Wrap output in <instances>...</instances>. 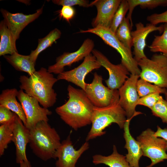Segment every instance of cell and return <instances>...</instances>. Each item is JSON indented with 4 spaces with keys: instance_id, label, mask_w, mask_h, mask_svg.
<instances>
[{
    "instance_id": "1",
    "label": "cell",
    "mask_w": 167,
    "mask_h": 167,
    "mask_svg": "<svg viewBox=\"0 0 167 167\" xmlns=\"http://www.w3.org/2000/svg\"><path fill=\"white\" fill-rule=\"evenodd\" d=\"M69 99L55 112L66 124L75 131L91 124L94 105L82 89L70 85L67 87Z\"/></svg>"
},
{
    "instance_id": "2",
    "label": "cell",
    "mask_w": 167,
    "mask_h": 167,
    "mask_svg": "<svg viewBox=\"0 0 167 167\" xmlns=\"http://www.w3.org/2000/svg\"><path fill=\"white\" fill-rule=\"evenodd\" d=\"M58 80L46 69L42 67L29 77L20 76L19 87L36 100L43 107L48 108L56 102L57 94L53 87Z\"/></svg>"
},
{
    "instance_id": "3",
    "label": "cell",
    "mask_w": 167,
    "mask_h": 167,
    "mask_svg": "<svg viewBox=\"0 0 167 167\" xmlns=\"http://www.w3.org/2000/svg\"><path fill=\"white\" fill-rule=\"evenodd\" d=\"M29 144L33 153L43 161L54 158L61 142L55 128L48 122L41 121L30 130Z\"/></svg>"
},
{
    "instance_id": "4",
    "label": "cell",
    "mask_w": 167,
    "mask_h": 167,
    "mask_svg": "<svg viewBox=\"0 0 167 167\" xmlns=\"http://www.w3.org/2000/svg\"><path fill=\"white\" fill-rule=\"evenodd\" d=\"M118 92L111 103L103 107L94 106L92 114L91 128L86 138V141L101 136L106 132L104 130L113 123L123 128L127 119L126 113L119 103Z\"/></svg>"
},
{
    "instance_id": "5",
    "label": "cell",
    "mask_w": 167,
    "mask_h": 167,
    "mask_svg": "<svg viewBox=\"0 0 167 167\" xmlns=\"http://www.w3.org/2000/svg\"><path fill=\"white\" fill-rule=\"evenodd\" d=\"M78 33H90L99 36L106 44L114 49L120 54L121 63L131 74L140 75V69L139 67L137 62L133 56L131 51L123 45L117 38L115 33L109 28L97 27L89 28L86 30H80Z\"/></svg>"
},
{
    "instance_id": "6",
    "label": "cell",
    "mask_w": 167,
    "mask_h": 167,
    "mask_svg": "<svg viewBox=\"0 0 167 167\" xmlns=\"http://www.w3.org/2000/svg\"><path fill=\"white\" fill-rule=\"evenodd\" d=\"M141 79L160 88L167 89V57L162 54H153L137 62Z\"/></svg>"
},
{
    "instance_id": "7",
    "label": "cell",
    "mask_w": 167,
    "mask_h": 167,
    "mask_svg": "<svg viewBox=\"0 0 167 167\" xmlns=\"http://www.w3.org/2000/svg\"><path fill=\"white\" fill-rule=\"evenodd\" d=\"M154 133L148 128L143 131L136 138L141 146L143 156L151 160V163L146 167H152L167 160V140L156 136Z\"/></svg>"
},
{
    "instance_id": "8",
    "label": "cell",
    "mask_w": 167,
    "mask_h": 167,
    "mask_svg": "<svg viewBox=\"0 0 167 167\" xmlns=\"http://www.w3.org/2000/svg\"><path fill=\"white\" fill-rule=\"evenodd\" d=\"M17 97L22 105L26 118L25 126L30 130L41 121L48 122V116L52 113L48 108L41 107L39 103L32 97L20 89Z\"/></svg>"
},
{
    "instance_id": "9",
    "label": "cell",
    "mask_w": 167,
    "mask_h": 167,
    "mask_svg": "<svg viewBox=\"0 0 167 167\" xmlns=\"http://www.w3.org/2000/svg\"><path fill=\"white\" fill-rule=\"evenodd\" d=\"M139 75L130 74L123 85L118 89L119 103L125 111L127 119L142 114L135 110L140 97L138 93L137 83Z\"/></svg>"
},
{
    "instance_id": "10",
    "label": "cell",
    "mask_w": 167,
    "mask_h": 167,
    "mask_svg": "<svg viewBox=\"0 0 167 167\" xmlns=\"http://www.w3.org/2000/svg\"><path fill=\"white\" fill-rule=\"evenodd\" d=\"M102 80V76L95 72L92 82L86 83L84 91L94 106L97 107L109 105L118 92V90H112L105 86Z\"/></svg>"
},
{
    "instance_id": "11",
    "label": "cell",
    "mask_w": 167,
    "mask_h": 167,
    "mask_svg": "<svg viewBox=\"0 0 167 167\" xmlns=\"http://www.w3.org/2000/svg\"><path fill=\"white\" fill-rule=\"evenodd\" d=\"M92 53L96 58L101 66L108 71L109 78L105 81L107 87L112 90L118 89L129 77L130 73L121 63L114 65L100 51L93 49Z\"/></svg>"
},
{
    "instance_id": "12",
    "label": "cell",
    "mask_w": 167,
    "mask_h": 167,
    "mask_svg": "<svg viewBox=\"0 0 167 167\" xmlns=\"http://www.w3.org/2000/svg\"><path fill=\"white\" fill-rule=\"evenodd\" d=\"M101 66L96 57L91 53L84 58L83 62L78 66L58 74L57 79L58 80H64L71 82L84 91L86 84L84 79L86 75Z\"/></svg>"
},
{
    "instance_id": "13",
    "label": "cell",
    "mask_w": 167,
    "mask_h": 167,
    "mask_svg": "<svg viewBox=\"0 0 167 167\" xmlns=\"http://www.w3.org/2000/svg\"><path fill=\"white\" fill-rule=\"evenodd\" d=\"M88 141L85 142L78 149L74 148L70 135L62 141L57 150L54 159H57L56 167H77L76 164L81 155L89 148Z\"/></svg>"
},
{
    "instance_id": "14",
    "label": "cell",
    "mask_w": 167,
    "mask_h": 167,
    "mask_svg": "<svg viewBox=\"0 0 167 167\" xmlns=\"http://www.w3.org/2000/svg\"><path fill=\"white\" fill-rule=\"evenodd\" d=\"M94 46L93 41L90 38L85 40L77 51L72 53L66 52L57 58L56 63L50 66L48 71L50 73L59 74L64 71V67L71 66L89 55Z\"/></svg>"
},
{
    "instance_id": "15",
    "label": "cell",
    "mask_w": 167,
    "mask_h": 167,
    "mask_svg": "<svg viewBox=\"0 0 167 167\" xmlns=\"http://www.w3.org/2000/svg\"><path fill=\"white\" fill-rule=\"evenodd\" d=\"M43 6L38 9L35 13L28 15L22 13H12L1 9V12L12 36L13 41L16 44V40L19 37L22 30L30 23L37 18L43 12Z\"/></svg>"
},
{
    "instance_id": "16",
    "label": "cell",
    "mask_w": 167,
    "mask_h": 167,
    "mask_svg": "<svg viewBox=\"0 0 167 167\" xmlns=\"http://www.w3.org/2000/svg\"><path fill=\"white\" fill-rule=\"evenodd\" d=\"M136 29L131 32L134 47V58L137 62L147 58L144 53V49L146 46V39L148 35L152 32L158 31L160 33L163 32V25L157 26L151 23L146 26L141 22L135 24Z\"/></svg>"
},
{
    "instance_id": "17",
    "label": "cell",
    "mask_w": 167,
    "mask_h": 167,
    "mask_svg": "<svg viewBox=\"0 0 167 167\" xmlns=\"http://www.w3.org/2000/svg\"><path fill=\"white\" fill-rule=\"evenodd\" d=\"M121 0H96L90 4L97 10L96 17L92 22L93 28L101 27L110 28L114 15Z\"/></svg>"
},
{
    "instance_id": "18",
    "label": "cell",
    "mask_w": 167,
    "mask_h": 167,
    "mask_svg": "<svg viewBox=\"0 0 167 167\" xmlns=\"http://www.w3.org/2000/svg\"><path fill=\"white\" fill-rule=\"evenodd\" d=\"M30 132L16 114L13 129L12 141L15 147L16 162L20 164L22 161L28 162L26 155V148L30 141Z\"/></svg>"
},
{
    "instance_id": "19",
    "label": "cell",
    "mask_w": 167,
    "mask_h": 167,
    "mask_svg": "<svg viewBox=\"0 0 167 167\" xmlns=\"http://www.w3.org/2000/svg\"><path fill=\"white\" fill-rule=\"evenodd\" d=\"M133 118L127 119L123 128V137L125 141L124 148L128 152L125 157L131 167H139V161L143 156V153L139 143L132 136L130 132V123Z\"/></svg>"
},
{
    "instance_id": "20",
    "label": "cell",
    "mask_w": 167,
    "mask_h": 167,
    "mask_svg": "<svg viewBox=\"0 0 167 167\" xmlns=\"http://www.w3.org/2000/svg\"><path fill=\"white\" fill-rule=\"evenodd\" d=\"M18 92L15 88L2 90L0 95V106L7 108L16 113L25 126L26 118L24 110L16 99Z\"/></svg>"
},
{
    "instance_id": "21",
    "label": "cell",
    "mask_w": 167,
    "mask_h": 167,
    "mask_svg": "<svg viewBox=\"0 0 167 167\" xmlns=\"http://www.w3.org/2000/svg\"><path fill=\"white\" fill-rule=\"evenodd\" d=\"M4 57L6 61L18 71L27 73L29 76L32 75L36 71L35 64L32 61L28 55L20 54L15 52L9 55H5Z\"/></svg>"
},
{
    "instance_id": "22",
    "label": "cell",
    "mask_w": 167,
    "mask_h": 167,
    "mask_svg": "<svg viewBox=\"0 0 167 167\" xmlns=\"http://www.w3.org/2000/svg\"><path fill=\"white\" fill-rule=\"evenodd\" d=\"M95 165L103 164L109 167H131L126 159L125 156L119 154L116 146L113 145L112 153L108 156L96 154L92 156Z\"/></svg>"
},
{
    "instance_id": "23",
    "label": "cell",
    "mask_w": 167,
    "mask_h": 167,
    "mask_svg": "<svg viewBox=\"0 0 167 167\" xmlns=\"http://www.w3.org/2000/svg\"><path fill=\"white\" fill-rule=\"evenodd\" d=\"M0 56L11 54L17 52L16 44L13 41L11 33L5 21L3 20L0 23Z\"/></svg>"
},
{
    "instance_id": "24",
    "label": "cell",
    "mask_w": 167,
    "mask_h": 167,
    "mask_svg": "<svg viewBox=\"0 0 167 167\" xmlns=\"http://www.w3.org/2000/svg\"><path fill=\"white\" fill-rule=\"evenodd\" d=\"M61 32L55 28L45 37L38 40V45L36 48L31 51L29 55L32 61L36 64V61L39 54L43 51L51 46L57 40L60 38Z\"/></svg>"
},
{
    "instance_id": "25",
    "label": "cell",
    "mask_w": 167,
    "mask_h": 167,
    "mask_svg": "<svg viewBox=\"0 0 167 167\" xmlns=\"http://www.w3.org/2000/svg\"><path fill=\"white\" fill-rule=\"evenodd\" d=\"M129 5L127 18L133 26L132 15L135 7L139 6L141 9H153L159 6H167V0H127Z\"/></svg>"
},
{
    "instance_id": "26",
    "label": "cell",
    "mask_w": 167,
    "mask_h": 167,
    "mask_svg": "<svg viewBox=\"0 0 167 167\" xmlns=\"http://www.w3.org/2000/svg\"><path fill=\"white\" fill-rule=\"evenodd\" d=\"M132 28L130 20L125 17L115 33L117 38L123 45L131 51L133 46L131 31Z\"/></svg>"
},
{
    "instance_id": "27",
    "label": "cell",
    "mask_w": 167,
    "mask_h": 167,
    "mask_svg": "<svg viewBox=\"0 0 167 167\" xmlns=\"http://www.w3.org/2000/svg\"><path fill=\"white\" fill-rule=\"evenodd\" d=\"M15 119V118L11 122L1 125L0 126V156L4 154L8 144L12 141Z\"/></svg>"
},
{
    "instance_id": "28",
    "label": "cell",
    "mask_w": 167,
    "mask_h": 167,
    "mask_svg": "<svg viewBox=\"0 0 167 167\" xmlns=\"http://www.w3.org/2000/svg\"><path fill=\"white\" fill-rule=\"evenodd\" d=\"M164 30L160 36H155L151 45L149 46L151 52H161L167 57V24H163Z\"/></svg>"
},
{
    "instance_id": "29",
    "label": "cell",
    "mask_w": 167,
    "mask_h": 167,
    "mask_svg": "<svg viewBox=\"0 0 167 167\" xmlns=\"http://www.w3.org/2000/svg\"><path fill=\"white\" fill-rule=\"evenodd\" d=\"M138 93L140 97L153 93L164 94L166 89L160 88L143 79H139L137 83Z\"/></svg>"
},
{
    "instance_id": "30",
    "label": "cell",
    "mask_w": 167,
    "mask_h": 167,
    "mask_svg": "<svg viewBox=\"0 0 167 167\" xmlns=\"http://www.w3.org/2000/svg\"><path fill=\"white\" fill-rule=\"evenodd\" d=\"M129 9V5L127 0H121L114 15L109 28L113 33H115L118 28L125 17V15L128 11Z\"/></svg>"
},
{
    "instance_id": "31",
    "label": "cell",
    "mask_w": 167,
    "mask_h": 167,
    "mask_svg": "<svg viewBox=\"0 0 167 167\" xmlns=\"http://www.w3.org/2000/svg\"><path fill=\"white\" fill-rule=\"evenodd\" d=\"M152 115L160 118L163 122L167 124V101L162 98L151 109Z\"/></svg>"
},
{
    "instance_id": "32",
    "label": "cell",
    "mask_w": 167,
    "mask_h": 167,
    "mask_svg": "<svg viewBox=\"0 0 167 167\" xmlns=\"http://www.w3.org/2000/svg\"><path fill=\"white\" fill-rule=\"evenodd\" d=\"M160 94L156 92L140 97L137 105H143L151 109L156 102L163 98Z\"/></svg>"
},
{
    "instance_id": "33",
    "label": "cell",
    "mask_w": 167,
    "mask_h": 167,
    "mask_svg": "<svg viewBox=\"0 0 167 167\" xmlns=\"http://www.w3.org/2000/svg\"><path fill=\"white\" fill-rule=\"evenodd\" d=\"M52 2L55 4L63 6H72L78 5L84 7L91 6L89 1L86 0H54Z\"/></svg>"
},
{
    "instance_id": "34",
    "label": "cell",
    "mask_w": 167,
    "mask_h": 167,
    "mask_svg": "<svg viewBox=\"0 0 167 167\" xmlns=\"http://www.w3.org/2000/svg\"><path fill=\"white\" fill-rule=\"evenodd\" d=\"M16 114L7 108L0 106V124L2 125L11 122L15 118Z\"/></svg>"
},
{
    "instance_id": "35",
    "label": "cell",
    "mask_w": 167,
    "mask_h": 167,
    "mask_svg": "<svg viewBox=\"0 0 167 167\" xmlns=\"http://www.w3.org/2000/svg\"><path fill=\"white\" fill-rule=\"evenodd\" d=\"M147 20L150 23L155 25L163 23L167 24V10L161 13H154L148 15Z\"/></svg>"
},
{
    "instance_id": "36",
    "label": "cell",
    "mask_w": 167,
    "mask_h": 167,
    "mask_svg": "<svg viewBox=\"0 0 167 167\" xmlns=\"http://www.w3.org/2000/svg\"><path fill=\"white\" fill-rule=\"evenodd\" d=\"M59 16L60 19L62 18L67 22L74 17L75 11L74 8L69 6H63L62 9L58 11Z\"/></svg>"
},
{
    "instance_id": "37",
    "label": "cell",
    "mask_w": 167,
    "mask_h": 167,
    "mask_svg": "<svg viewBox=\"0 0 167 167\" xmlns=\"http://www.w3.org/2000/svg\"><path fill=\"white\" fill-rule=\"evenodd\" d=\"M154 135L156 137L162 138L167 140V128L162 129L158 126L157 130L155 132Z\"/></svg>"
},
{
    "instance_id": "38",
    "label": "cell",
    "mask_w": 167,
    "mask_h": 167,
    "mask_svg": "<svg viewBox=\"0 0 167 167\" xmlns=\"http://www.w3.org/2000/svg\"><path fill=\"white\" fill-rule=\"evenodd\" d=\"M19 164L20 167H31V165L29 161L28 162L22 161Z\"/></svg>"
},
{
    "instance_id": "39",
    "label": "cell",
    "mask_w": 167,
    "mask_h": 167,
    "mask_svg": "<svg viewBox=\"0 0 167 167\" xmlns=\"http://www.w3.org/2000/svg\"><path fill=\"white\" fill-rule=\"evenodd\" d=\"M164 94L165 95V100L167 101V89H166V91Z\"/></svg>"
}]
</instances>
